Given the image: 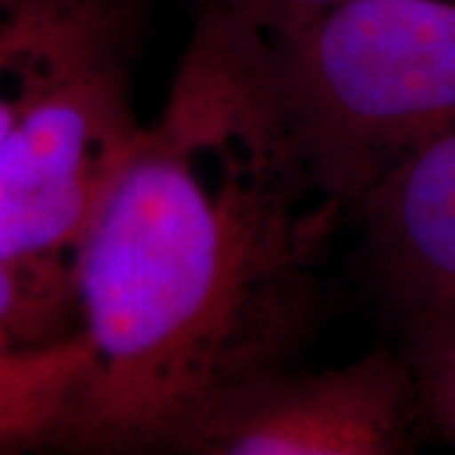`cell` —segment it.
Returning a JSON list of instances; mask_svg holds the SVG:
<instances>
[{"label": "cell", "instance_id": "1", "mask_svg": "<svg viewBox=\"0 0 455 455\" xmlns=\"http://www.w3.org/2000/svg\"><path fill=\"white\" fill-rule=\"evenodd\" d=\"M347 212L293 130L271 36L205 0L76 256L86 362L41 448L185 455L230 400L286 370Z\"/></svg>", "mask_w": 455, "mask_h": 455}, {"label": "cell", "instance_id": "2", "mask_svg": "<svg viewBox=\"0 0 455 455\" xmlns=\"http://www.w3.org/2000/svg\"><path fill=\"white\" fill-rule=\"evenodd\" d=\"M271 44L293 130L349 211L455 127V0H347Z\"/></svg>", "mask_w": 455, "mask_h": 455}, {"label": "cell", "instance_id": "3", "mask_svg": "<svg viewBox=\"0 0 455 455\" xmlns=\"http://www.w3.org/2000/svg\"><path fill=\"white\" fill-rule=\"evenodd\" d=\"M130 59L56 86L0 145V256L74 286L84 238L124 170L145 122Z\"/></svg>", "mask_w": 455, "mask_h": 455}, {"label": "cell", "instance_id": "4", "mask_svg": "<svg viewBox=\"0 0 455 455\" xmlns=\"http://www.w3.org/2000/svg\"><path fill=\"white\" fill-rule=\"evenodd\" d=\"M418 387L403 352L319 372L289 367L230 400L185 455H412Z\"/></svg>", "mask_w": 455, "mask_h": 455}, {"label": "cell", "instance_id": "5", "mask_svg": "<svg viewBox=\"0 0 455 455\" xmlns=\"http://www.w3.org/2000/svg\"><path fill=\"white\" fill-rule=\"evenodd\" d=\"M352 212L405 349L455 341V127L385 170Z\"/></svg>", "mask_w": 455, "mask_h": 455}, {"label": "cell", "instance_id": "6", "mask_svg": "<svg viewBox=\"0 0 455 455\" xmlns=\"http://www.w3.org/2000/svg\"><path fill=\"white\" fill-rule=\"evenodd\" d=\"M145 0H0V145L56 86L132 56Z\"/></svg>", "mask_w": 455, "mask_h": 455}, {"label": "cell", "instance_id": "7", "mask_svg": "<svg viewBox=\"0 0 455 455\" xmlns=\"http://www.w3.org/2000/svg\"><path fill=\"white\" fill-rule=\"evenodd\" d=\"M86 362L79 334L44 352L0 357V445L44 443Z\"/></svg>", "mask_w": 455, "mask_h": 455}, {"label": "cell", "instance_id": "8", "mask_svg": "<svg viewBox=\"0 0 455 455\" xmlns=\"http://www.w3.org/2000/svg\"><path fill=\"white\" fill-rule=\"evenodd\" d=\"M418 387L420 418L455 443V341L403 349Z\"/></svg>", "mask_w": 455, "mask_h": 455}, {"label": "cell", "instance_id": "9", "mask_svg": "<svg viewBox=\"0 0 455 455\" xmlns=\"http://www.w3.org/2000/svg\"><path fill=\"white\" fill-rule=\"evenodd\" d=\"M241 8L251 20H256L268 36H283L301 26L311 23L314 18L324 16L347 0H230Z\"/></svg>", "mask_w": 455, "mask_h": 455}, {"label": "cell", "instance_id": "10", "mask_svg": "<svg viewBox=\"0 0 455 455\" xmlns=\"http://www.w3.org/2000/svg\"><path fill=\"white\" fill-rule=\"evenodd\" d=\"M38 443H8L0 445V455H31Z\"/></svg>", "mask_w": 455, "mask_h": 455}]
</instances>
